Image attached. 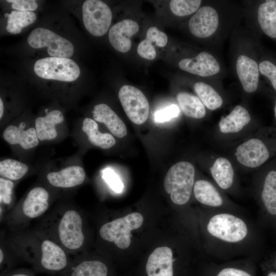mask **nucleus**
I'll list each match as a JSON object with an SVG mask.
<instances>
[{"mask_svg":"<svg viewBox=\"0 0 276 276\" xmlns=\"http://www.w3.org/2000/svg\"><path fill=\"white\" fill-rule=\"evenodd\" d=\"M85 173L79 166L65 168L58 172H51L47 175L49 182L61 188H73L81 185L84 181Z\"/></svg>","mask_w":276,"mask_h":276,"instance_id":"22","label":"nucleus"},{"mask_svg":"<svg viewBox=\"0 0 276 276\" xmlns=\"http://www.w3.org/2000/svg\"><path fill=\"white\" fill-rule=\"evenodd\" d=\"M49 194L43 187H37L28 193L21 205V213L26 218L40 217L48 209Z\"/></svg>","mask_w":276,"mask_h":276,"instance_id":"19","label":"nucleus"},{"mask_svg":"<svg viewBox=\"0 0 276 276\" xmlns=\"http://www.w3.org/2000/svg\"><path fill=\"white\" fill-rule=\"evenodd\" d=\"M234 164L229 158L211 156L209 171L213 182L223 192L233 193L237 187V175Z\"/></svg>","mask_w":276,"mask_h":276,"instance_id":"13","label":"nucleus"},{"mask_svg":"<svg viewBox=\"0 0 276 276\" xmlns=\"http://www.w3.org/2000/svg\"><path fill=\"white\" fill-rule=\"evenodd\" d=\"M200 0H172L169 6L172 12L178 16H185L196 12L200 6Z\"/></svg>","mask_w":276,"mask_h":276,"instance_id":"32","label":"nucleus"},{"mask_svg":"<svg viewBox=\"0 0 276 276\" xmlns=\"http://www.w3.org/2000/svg\"><path fill=\"white\" fill-rule=\"evenodd\" d=\"M7 2L12 3L11 7L19 11H32L38 8V5L33 0H7Z\"/></svg>","mask_w":276,"mask_h":276,"instance_id":"40","label":"nucleus"},{"mask_svg":"<svg viewBox=\"0 0 276 276\" xmlns=\"http://www.w3.org/2000/svg\"><path fill=\"white\" fill-rule=\"evenodd\" d=\"M274 116L276 118V100H275V105L274 107Z\"/></svg>","mask_w":276,"mask_h":276,"instance_id":"45","label":"nucleus"},{"mask_svg":"<svg viewBox=\"0 0 276 276\" xmlns=\"http://www.w3.org/2000/svg\"><path fill=\"white\" fill-rule=\"evenodd\" d=\"M119 98L125 113L131 122L140 125L146 121L149 104L142 91L134 86L124 85L119 90Z\"/></svg>","mask_w":276,"mask_h":276,"instance_id":"12","label":"nucleus"},{"mask_svg":"<svg viewBox=\"0 0 276 276\" xmlns=\"http://www.w3.org/2000/svg\"><path fill=\"white\" fill-rule=\"evenodd\" d=\"M206 230L213 238L228 244L243 241L249 233L248 226L243 219L226 212L211 216L206 224Z\"/></svg>","mask_w":276,"mask_h":276,"instance_id":"4","label":"nucleus"},{"mask_svg":"<svg viewBox=\"0 0 276 276\" xmlns=\"http://www.w3.org/2000/svg\"><path fill=\"white\" fill-rule=\"evenodd\" d=\"M219 25V16L213 7H200L192 15L189 22L191 33L198 38H206L213 35Z\"/></svg>","mask_w":276,"mask_h":276,"instance_id":"15","label":"nucleus"},{"mask_svg":"<svg viewBox=\"0 0 276 276\" xmlns=\"http://www.w3.org/2000/svg\"><path fill=\"white\" fill-rule=\"evenodd\" d=\"M267 276H276V272H270L268 274Z\"/></svg>","mask_w":276,"mask_h":276,"instance_id":"44","label":"nucleus"},{"mask_svg":"<svg viewBox=\"0 0 276 276\" xmlns=\"http://www.w3.org/2000/svg\"><path fill=\"white\" fill-rule=\"evenodd\" d=\"M14 187L13 182L9 179L0 178V201L1 203L9 204L11 201V195Z\"/></svg>","mask_w":276,"mask_h":276,"instance_id":"37","label":"nucleus"},{"mask_svg":"<svg viewBox=\"0 0 276 276\" xmlns=\"http://www.w3.org/2000/svg\"><path fill=\"white\" fill-rule=\"evenodd\" d=\"M64 121L62 113L58 110H53L45 116L35 120V129L40 141L51 140L57 136L56 125Z\"/></svg>","mask_w":276,"mask_h":276,"instance_id":"25","label":"nucleus"},{"mask_svg":"<svg viewBox=\"0 0 276 276\" xmlns=\"http://www.w3.org/2000/svg\"><path fill=\"white\" fill-rule=\"evenodd\" d=\"M195 199L201 204L212 209L228 210L234 205L213 182L206 179L195 181L193 191Z\"/></svg>","mask_w":276,"mask_h":276,"instance_id":"14","label":"nucleus"},{"mask_svg":"<svg viewBox=\"0 0 276 276\" xmlns=\"http://www.w3.org/2000/svg\"><path fill=\"white\" fill-rule=\"evenodd\" d=\"M139 30L138 24L130 19H125L114 24L108 33L109 41L117 51L126 53L131 47L130 38Z\"/></svg>","mask_w":276,"mask_h":276,"instance_id":"18","label":"nucleus"},{"mask_svg":"<svg viewBox=\"0 0 276 276\" xmlns=\"http://www.w3.org/2000/svg\"><path fill=\"white\" fill-rule=\"evenodd\" d=\"M193 88L197 97L208 109L215 110L223 105L222 97L210 85L198 82L194 84Z\"/></svg>","mask_w":276,"mask_h":276,"instance_id":"29","label":"nucleus"},{"mask_svg":"<svg viewBox=\"0 0 276 276\" xmlns=\"http://www.w3.org/2000/svg\"><path fill=\"white\" fill-rule=\"evenodd\" d=\"M4 113V104L2 99H0V119H2Z\"/></svg>","mask_w":276,"mask_h":276,"instance_id":"42","label":"nucleus"},{"mask_svg":"<svg viewBox=\"0 0 276 276\" xmlns=\"http://www.w3.org/2000/svg\"><path fill=\"white\" fill-rule=\"evenodd\" d=\"M176 100L180 109L187 117L200 119L205 116V107L197 96L181 91L177 94Z\"/></svg>","mask_w":276,"mask_h":276,"instance_id":"27","label":"nucleus"},{"mask_svg":"<svg viewBox=\"0 0 276 276\" xmlns=\"http://www.w3.org/2000/svg\"><path fill=\"white\" fill-rule=\"evenodd\" d=\"M145 39L152 43H154L159 47H165L168 41L166 34L155 27H151L148 29Z\"/></svg>","mask_w":276,"mask_h":276,"instance_id":"35","label":"nucleus"},{"mask_svg":"<svg viewBox=\"0 0 276 276\" xmlns=\"http://www.w3.org/2000/svg\"><path fill=\"white\" fill-rule=\"evenodd\" d=\"M26 124L20 123L18 127L8 126L3 132V138L11 145L19 144L24 149H29L37 146L39 143L36 129L30 128L24 130Z\"/></svg>","mask_w":276,"mask_h":276,"instance_id":"23","label":"nucleus"},{"mask_svg":"<svg viewBox=\"0 0 276 276\" xmlns=\"http://www.w3.org/2000/svg\"><path fill=\"white\" fill-rule=\"evenodd\" d=\"M110 8L99 0L85 1L82 6V18L86 30L93 35L101 36L108 31L112 19Z\"/></svg>","mask_w":276,"mask_h":276,"instance_id":"11","label":"nucleus"},{"mask_svg":"<svg viewBox=\"0 0 276 276\" xmlns=\"http://www.w3.org/2000/svg\"><path fill=\"white\" fill-rule=\"evenodd\" d=\"M276 156V127L257 128L239 142L232 150L229 158L236 168L256 170Z\"/></svg>","mask_w":276,"mask_h":276,"instance_id":"1","label":"nucleus"},{"mask_svg":"<svg viewBox=\"0 0 276 276\" xmlns=\"http://www.w3.org/2000/svg\"><path fill=\"white\" fill-rule=\"evenodd\" d=\"M25 164L11 158H7L0 162V175L4 178L17 180L24 176L28 171Z\"/></svg>","mask_w":276,"mask_h":276,"instance_id":"31","label":"nucleus"},{"mask_svg":"<svg viewBox=\"0 0 276 276\" xmlns=\"http://www.w3.org/2000/svg\"><path fill=\"white\" fill-rule=\"evenodd\" d=\"M137 52L141 57L148 60H153L156 56L154 47L152 43L146 39L143 40L139 43Z\"/></svg>","mask_w":276,"mask_h":276,"instance_id":"39","label":"nucleus"},{"mask_svg":"<svg viewBox=\"0 0 276 276\" xmlns=\"http://www.w3.org/2000/svg\"><path fill=\"white\" fill-rule=\"evenodd\" d=\"M36 19V15L32 12L13 11L9 14L6 28L9 33L17 34L33 24Z\"/></svg>","mask_w":276,"mask_h":276,"instance_id":"30","label":"nucleus"},{"mask_svg":"<svg viewBox=\"0 0 276 276\" xmlns=\"http://www.w3.org/2000/svg\"><path fill=\"white\" fill-rule=\"evenodd\" d=\"M92 113L95 121L104 123L116 137L121 138L127 134L125 124L107 104L101 103L96 105Z\"/></svg>","mask_w":276,"mask_h":276,"instance_id":"21","label":"nucleus"},{"mask_svg":"<svg viewBox=\"0 0 276 276\" xmlns=\"http://www.w3.org/2000/svg\"><path fill=\"white\" fill-rule=\"evenodd\" d=\"M1 276H35L34 272L28 269H18L13 271H9Z\"/></svg>","mask_w":276,"mask_h":276,"instance_id":"41","label":"nucleus"},{"mask_svg":"<svg viewBox=\"0 0 276 276\" xmlns=\"http://www.w3.org/2000/svg\"><path fill=\"white\" fill-rule=\"evenodd\" d=\"M34 70L41 78L65 82L76 80L80 74L78 64L66 58L50 57L40 59L35 62Z\"/></svg>","mask_w":276,"mask_h":276,"instance_id":"8","label":"nucleus"},{"mask_svg":"<svg viewBox=\"0 0 276 276\" xmlns=\"http://www.w3.org/2000/svg\"><path fill=\"white\" fill-rule=\"evenodd\" d=\"M195 177V167L188 161L179 162L169 169L164 179V189L174 203L184 205L189 202Z\"/></svg>","mask_w":276,"mask_h":276,"instance_id":"3","label":"nucleus"},{"mask_svg":"<svg viewBox=\"0 0 276 276\" xmlns=\"http://www.w3.org/2000/svg\"><path fill=\"white\" fill-rule=\"evenodd\" d=\"M178 66L182 71L201 77L215 75L220 70L215 58L205 51L200 52L194 58L181 59Z\"/></svg>","mask_w":276,"mask_h":276,"instance_id":"16","label":"nucleus"},{"mask_svg":"<svg viewBox=\"0 0 276 276\" xmlns=\"http://www.w3.org/2000/svg\"><path fill=\"white\" fill-rule=\"evenodd\" d=\"M236 71L244 90L254 93L258 88L259 70L253 59L244 55L239 56L236 62Z\"/></svg>","mask_w":276,"mask_h":276,"instance_id":"20","label":"nucleus"},{"mask_svg":"<svg viewBox=\"0 0 276 276\" xmlns=\"http://www.w3.org/2000/svg\"><path fill=\"white\" fill-rule=\"evenodd\" d=\"M103 177L111 189L117 193H121L124 185L119 176L111 169L107 168L103 171Z\"/></svg>","mask_w":276,"mask_h":276,"instance_id":"36","label":"nucleus"},{"mask_svg":"<svg viewBox=\"0 0 276 276\" xmlns=\"http://www.w3.org/2000/svg\"><path fill=\"white\" fill-rule=\"evenodd\" d=\"M258 20L265 34L276 38V0H267L259 6Z\"/></svg>","mask_w":276,"mask_h":276,"instance_id":"26","label":"nucleus"},{"mask_svg":"<svg viewBox=\"0 0 276 276\" xmlns=\"http://www.w3.org/2000/svg\"><path fill=\"white\" fill-rule=\"evenodd\" d=\"M171 249L167 246L156 248L150 255L146 264L147 276H174Z\"/></svg>","mask_w":276,"mask_h":276,"instance_id":"17","label":"nucleus"},{"mask_svg":"<svg viewBox=\"0 0 276 276\" xmlns=\"http://www.w3.org/2000/svg\"><path fill=\"white\" fill-rule=\"evenodd\" d=\"M251 122L247 109L240 105H236L228 114L222 117L219 121L217 136L223 140H239L240 142L257 129L254 130Z\"/></svg>","mask_w":276,"mask_h":276,"instance_id":"6","label":"nucleus"},{"mask_svg":"<svg viewBox=\"0 0 276 276\" xmlns=\"http://www.w3.org/2000/svg\"><path fill=\"white\" fill-rule=\"evenodd\" d=\"M82 129L87 135L89 141L94 146L106 149L116 144V140L112 135L99 131L97 123L90 118L84 119Z\"/></svg>","mask_w":276,"mask_h":276,"instance_id":"28","label":"nucleus"},{"mask_svg":"<svg viewBox=\"0 0 276 276\" xmlns=\"http://www.w3.org/2000/svg\"><path fill=\"white\" fill-rule=\"evenodd\" d=\"M259 72L270 81L276 90V66L268 60L261 62L259 65Z\"/></svg>","mask_w":276,"mask_h":276,"instance_id":"38","label":"nucleus"},{"mask_svg":"<svg viewBox=\"0 0 276 276\" xmlns=\"http://www.w3.org/2000/svg\"><path fill=\"white\" fill-rule=\"evenodd\" d=\"M83 220L80 214L73 209L62 213L56 223V241L65 250L75 252L80 250L85 241Z\"/></svg>","mask_w":276,"mask_h":276,"instance_id":"5","label":"nucleus"},{"mask_svg":"<svg viewBox=\"0 0 276 276\" xmlns=\"http://www.w3.org/2000/svg\"><path fill=\"white\" fill-rule=\"evenodd\" d=\"M213 276H254L248 269L238 266H225L218 269Z\"/></svg>","mask_w":276,"mask_h":276,"instance_id":"34","label":"nucleus"},{"mask_svg":"<svg viewBox=\"0 0 276 276\" xmlns=\"http://www.w3.org/2000/svg\"><path fill=\"white\" fill-rule=\"evenodd\" d=\"M5 259V255L3 252V249L2 248L0 249V265H1L4 260Z\"/></svg>","mask_w":276,"mask_h":276,"instance_id":"43","label":"nucleus"},{"mask_svg":"<svg viewBox=\"0 0 276 276\" xmlns=\"http://www.w3.org/2000/svg\"><path fill=\"white\" fill-rule=\"evenodd\" d=\"M108 266L98 260L78 259L72 262L63 276H110Z\"/></svg>","mask_w":276,"mask_h":276,"instance_id":"24","label":"nucleus"},{"mask_svg":"<svg viewBox=\"0 0 276 276\" xmlns=\"http://www.w3.org/2000/svg\"><path fill=\"white\" fill-rule=\"evenodd\" d=\"M28 42L32 48H48L51 57L69 58L74 54V47L68 40L43 28L33 30L28 37Z\"/></svg>","mask_w":276,"mask_h":276,"instance_id":"10","label":"nucleus"},{"mask_svg":"<svg viewBox=\"0 0 276 276\" xmlns=\"http://www.w3.org/2000/svg\"><path fill=\"white\" fill-rule=\"evenodd\" d=\"M254 179L256 193L264 209L276 215V157L256 170Z\"/></svg>","mask_w":276,"mask_h":276,"instance_id":"9","label":"nucleus"},{"mask_svg":"<svg viewBox=\"0 0 276 276\" xmlns=\"http://www.w3.org/2000/svg\"><path fill=\"white\" fill-rule=\"evenodd\" d=\"M143 221L141 214H129L104 224L100 228V236L105 241L113 242L121 249L127 248L131 243V231L140 227Z\"/></svg>","mask_w":276,"mask_h":276,"instance_id":"7","label":"nucleus"},{"mask_svg":"<svg viewBox=\"0 0 276 276\" xmlns=\"http://www.w3.org/2000/svg\"><path fill=\"white\" fill-rule=\"evenodd\" d=\"M24 245L22 255L35 270L41 272L63 273L70 266L66 251L57 242L49 237L32 235Z\"/></svg>","mask_w":276,"mask_h":276,"instance_id":"2","label":"nucleus"},{"mask_svg":"<svg viewBox=\"0 0 276 276\" xmlns=\"http://www.w3.org/2000/svg\"><path fill=\"white\" fill-rule=\"evenodd\" d=\"M179 113V107L175 104H172L156 111L154 113V120L159 123L165 122L178 117Z\"/></svg>","mask_w":276,"mask_h":276,"instance_id":"33","label":"nucleus"}]
</instances>
